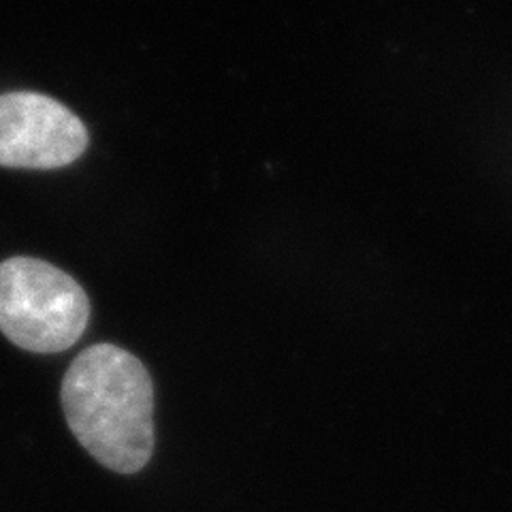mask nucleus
Wrapping results in <instances>:
<instances>
[{"label":"nucleus","instance_id":"obj_1","mask_svg":"<svg viewBox=\"0 0 512 512\" xmlns=\"http://www.w3.org/2000/svg\"><path fill=\"white\" fill-rule=\"evenodd\" d=\"M62 408L77 442L111 472L137 474L154 453V384L135 355L94 344L62 380Z\"/></svg>","mask_w":512,"mask_h":512},{"label":"nucleus","instance_id":"obj_2","mask_svg":"<svg viewBox=\"0 0 512 512\" xmlns=\"http://www.w3.org/2000/svg\"><path fill=\"white\" fill-rule=\"evenodd\" d=\"M90 301L75 278L30 256L0 263V331L18 348L52 355L82 338Z\"/></svg>","mask_w":512,"mask_h":512},{"label":"nucleus","instance_id":"obj_3","mask_svg":"<svg viewBox=\"0 0 512 512\" xmlns=\"http://www.w3.org/2000/svg\"><path fill=\"white\" fill-rule=\"evenodd\" d=\"M84 122L52 96L0 94V167L60 169L84 154Z\"/></svg>","mask_w":512,"mask_h":512}]
</instances>
